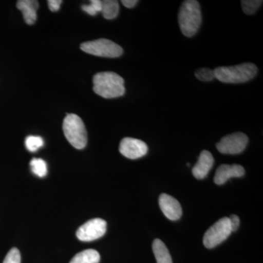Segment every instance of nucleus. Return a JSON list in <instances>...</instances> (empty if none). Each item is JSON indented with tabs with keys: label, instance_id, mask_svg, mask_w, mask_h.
Masks as SVG:
<instances>
[{
	"label": "nucleus",
	"instance_id": "nucleus-19",
	"mask_svg": "<svg viewBox=\"0 0 263 263\" xmlns=\"http://www.w3.org/2000/svg\"><path fill=\"white\" fill-rule=\"evenodd\" d=\"M262 4V0H243L241 1L243 11L247 15L254 14Z\"/></svg>",
	"mask_w": 263,
	"mask_h": 263
},
{
	"label": "nucleus",
	"instance_id": "nucleus-16",
	"mask_svg": "<svg viewBox=\"0 0 263 263\" xmlns=\"http://www.w3.org/2000/svg\"><path fill=\"white\" fill-rule=\"evenodd\" d=\"M104 18L111 20L117 18L119 13V4L116 0L102 1V10Z\"/></svg>",
	"mask_w": 263,
	"mask_h": 263
},
{
	"label": "nucleus",
	"instance_id": "nucleus-11",
	"mask_svg": "<svg viewBox=\"0 0 263 263\" xmlns=\"http://www.w3.org/2000/svg\"><path fill=\"white\" fill-rule=\"evenodd\" d=\"M245 174V168L239 164H222L216 170L214 182L217 185H221L230 178L242 177Z\"/></svg>",
	"mask_w": 263,
	"mask_h": 263
},
{
	"label": "nucleus",
	"instance_id": "nucleus-25",
	"mask_svg": "<svg viewBox=\"0 0 263 263\" xmlns=\"http://www.w3.org/2000/svg\"><path fill=\"white\" fill-rule=\"evenodd\" d=\"M121 3H122V5L125 6L126 8H133L138 4V1H137V0H122Z\"/></svg>",
	"mask_w": 263,
	"mask_h": 263
},
{
	"label": "nucleus",
	"instance_id": "nucleus-10",
	"mask_svg": "<svg viewBox=\"0 0 263 263\" xmlns=\"http://www.w3.org/2000/svg\"><path fill=\"white\" fill-rule=\"evenodd\" d=\"M159 204L164 216L171 220H178L182 215L181 204L171 195L162 194L159 199Z\"/></svg>",
	"mask_w": 263,
	"mask_h": 263
},
{
	"label": "nucleus",
	"instance_id": "nucleus-13",
	"mask_svg": "<svg viewBox=\"0 0 263 263\" xmlns=\"http://www.w3.org/2000/svg\"><path fill=\"white\" fill-rule=\"evenodd\" d=\"M17 8L22 12L24 21L28 25H32L37 20V10L39 3L35 0H19Z\"/></svg>",
	"mask_w": 263,
	"mask_h": 263
},
{
	"label": "nucleus",
	"instance_id": "nucleus-7",
	"mask_svg": "<svg viewBox=\"0 0 263 263\" xmlns=\"http://www.w3.org/2000/svg\"><path fill=\"white\" fill-rule=\"evenodd\" d=\"M248 137L242 133H235L224 137L216 144L218 151L224 155H238L247 148Z\"/></svg>",
	"mask_w": 263,
	"mask_h": 263
},
{
	"label": "nucleus",
	"instance_id": "nucleus-3",
	"mask_svg": "<svg viewBox=\"0 0 263 263\" xmlns=\"http://www.w3.org/2000/svg\"><path fill=\"white\" fill-rule=\"evenodd\" d=\"M257 66L252 63H243L232 67H216L214 70L215 78L227 84H241L252 80L257 73Z\"/></svg>",
	"mask_w": 263,
	"mask_h": 263
},
{
	"label": "nucleus",
	"instance_id": "nucleus-18",
	"mask_svg": "<svg viewBox=\"0 0 263 263\" xmlns=\"http://www.w3.org/2000/svg\"><path fill=\"white\" fill-rule=\"evenodd\" d=\"M44 141L41 137L39 136H28L25 140V146L29 152H37L39 148L43 146Z\"/></svg>",
	"mask_w": 263,
	"mask_h": 263
},
{
	"label": "nucleus",
	"instance_id": "nucleus-2",
	"mask_svg": "<svg viewBox=\"0 0 263 263\" xmlns=\"http://www.w3.org/2000/svg\"><path fill=\"white\" fill-rule=\"evenodd\" d=\"M201 23V10L198 2L195 0L183 2L179 13L180 29L183 35L193 37L200 29Z\"/></svg>",
	"mask_w": 263,
	"mask_h": 263
},
{
	"label": "nucleus",
	"instance_id": "nucleus-5",
	"mask_svg": "<svg viewBox=\"0 0 263 263\" xmlns=\"http://www.w3.org/2000/svg\"><path fill=\"white\" fill-rule=\"evenodd\" d=\"M81 49L89 54L106 58H117L122 56L123 53V49L120 46L104 38L83 43L81 45Z\"/></svg>",
	"mask_w": 263,
	"mask_h": 263
},
{
	"label": "nucleus",
	"instance_id": "nucleus-9",
	"mask_svg": "<svg viewBox=\"0 0 263 263\" xmlns=\"http://www.w3.org/2000/svg\"><path fill=\"white\" fill-rule=\"evenodd\" d=\"M119 152L128 159L136 160L146 155L148 146L146 143L141 140L124 138L119 145Z\"/></svg>",
	"mask_w": 263,
	"mask_h": 263
},
{
	"label": "nucleus",
	"instance_id": "nucleus-14",
	"mask_svg": "<svg viewBox=\"0 0 263 263\" xmlns=\"http://www.w3.org/2000/svg\"><path fill=\"white\" fill-rule=\"evenodd\" d=\"M152 249L157 263H173L168 249L162 240H154Z\"/></svg>",
	"mask_w": 263,
	"mask_h": 263
},
{
	"label": "nucleus",
	"instance_id": "nucleus-6",
	"mask_svg": "<svg viewBox=\"0 0 263 263\" xmlns=\"http://www.w3.org/2000/svg\"><path fill=\"white\" fill-rule=\"evenodd\" d=\"M230 221L228 217H224L213 224L203 237V245L208 249H212L224 241L231 234Z\"/></svg>",
	"mask_w": 263,
	"mask_h": 263
},
{
	"label": "nucleus",
	"instance_id": "nucleus-8",
	"mask_svg": "<svg viewBox=\"0 0 263 263\" xmlns=\"http://www.w3.org/2000/svg\"><path fill=\"white\" fill-rule=\"evenodd\" d=\"M107 222L103 219H91L81 226L76 232L81 241H92L101 238L106 233Z\"/></svg>",
	"mask_w": 263,
	"mask_h": 263
},
{
	"label": "nucleus",
	"instance_id": "nucleus-24",
	"mask_svg": "<svg viewBox=\"0 0 263 263\" xmlns=\"http://www.w3.org/2000/svg\"><path fill=\"white\" fill-rule=\"evenodd\" d=\"M62 3V0H49L48 5L52 12H57L60 9Z\"/></svg>",
	"mask_w": 263,
	"mask_h": 263
},
{
	"label": "nucleus",
	"instance_id": "nucleus-15",
	"mask_svg": "<svg viewBox=\"0 0 263 263\" xmlns=\"http://www.w3.org/2000/svg\"><path fill=\"white\" fill-rule=\"evenodd\" d=\"M100 255L95 249H86L74 256L70 263H99Z\"/></svg>",
	"mask_w": 263,
	"mask_h": 263
},
{
	"label": "nucleus",
	"instance_id": "nucleus-23",
	"mask_svg": "<svg viewBox=\"0 0 263 263\" xmlns=\"http://www.w3.org/2000/svg\"><path fill=\"white\" fill-rule=\"evenodd\" d=\"M230 228H231L232 232L236 231L238 229L240 226V219L238 216L233 214L230 216L229 218Z\"/></svg>",
	"mask_w": 263,
	"mask_h": 263
},
{
	"label": "nucleus",
	"instance_id": "nucleus-21",
	"mask_svg": "<svg viewBox=\"0 0 263 263\" xmlns=\"http://www.w3.org/2000/svg\"><path fill=\"white\" fill-rule=\"evenodd\" d=\"M195 76L198 80L202 81H212L216 79L214 70L209 68L198 69L195 72Z\"/></svg>",
	"mask_w": 263,
	"mask_h": 263
},
{
	"label": "nucleus",
	"instance_id": "nucleus-12",
	"mask_svg": "<svg viewBox=\"0 0 263 263\" xmlns=\"http://www.w3.org/2000/svg\"><path fill=\"white\" fill-rule=\"evenodd\" d=\"M214 163V157L212 154L206 150L202 151L197 164L193 168V176L197 179H203L212 168Z\"/></svg>",
	"mask_w": 263,
	"mask_h": 263
},
{
	"label": "nucleus",
	"instance_id": "nucleus-1",
	"mask_svg": "<svg viewBox=\"0 0 263 263\" xmlns=\"http://www.w3.org/2000/svg\"><path fill=\"white\" fill-rule=\"evenodd\" d=\"M94 91L105 99L122 97L125 93L123 78L114 72H98L93 78Z\"/></svg>",
	"mask_w": 263,
	"mask_h": 263
},
{
	"label": "nucleus",
	"instance_id": "nucleus-4",
	"mask_svg": "<svg viewBox=\"0 0 263 263\" xmlns=\"http://www.w3.org/2000/svg\"><path fill=\"white\" fill-rule=\"evenodd\" d=\"M63 132L65 138L74 148L82 149L87 144V132L79 116L67 114L64 119Z\"/></svg>",
	"mask_w": 263,
	"mask_h": 263
},
{
	"label": "nucleus",
	"instance_id": "nucleus-20",
	"mask_svg": "<svg viewBox=\"0 0 263 263\" xmlns=\"http://www.w3.org/2000/svg\"><path fill=\"white\" fill-rule=\"evenodd\" d=\"M82 10L90 15H96L102 10V1L100 0H91L89 5H84Z\"/></svg>",
	"mask_w": 263,
	"mask_h": 263
},
{
	"label": "nucleus",
	"instance_id": "nucleus-22",
	"mask_svg": "<svg viewBox=\"0 0 263 263\" xmlns=\"http://www.w3.org/2000/svg\"><path fill=\"white\" fill-rule=\"evenodd\" d=\"M3 263H21V254L17 248L10 249Z\"/></svg>",
	"mask_w": 263,
	"mask_h": 263
},
{
	"label": "nucleus",
	"instance_id": "nucleus-17",
	"mask_svg": "<svg viewBox=\"0 0 263 263\" xmlns=\"http://www.w3.org/2000/svg\"><path fill=\"white\" fill-rule=\"evenodd\" d=\"M32 173L38 177L43 178L47 175V164L42 159L34 158L30 162Z\"/></svg>",
	"mask_w": 263,
	"mask_h": 263
}]
</instances>
